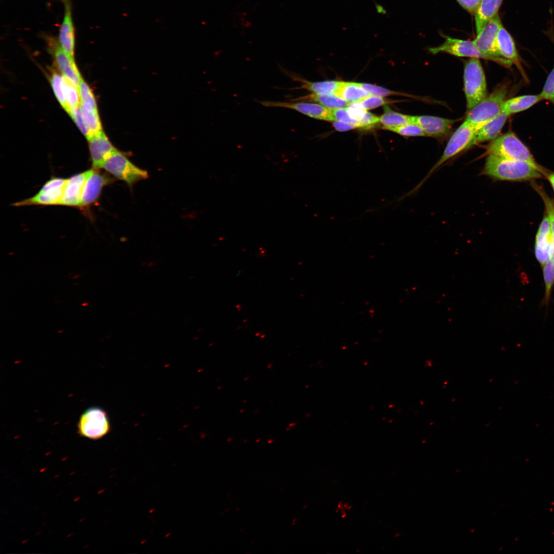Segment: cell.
Masks as SVG:
<instances>
[{
  "label": "cell",
  "instance_id": "6da1fadb",
  "mask_svg": "<svg viewBox=\"0 0 554 554\" xmlns=\"http://www.w3.org/2000/svg\"><path fill=\"white\" fill-rule=\"evenodd\" d=\"M482 174L501 181H522L540 178L543 173L528 162L488 155Z\"/></svg>",
  "mask_w": 554,
  "mask_h": 554
},
{
  "label": "cell",
  "instance_id": "7a4b0ae2",
  "mask_svg": "<svg viewBox=\"0 0 554 554\" xmlns=\"http://www.w3.org/2000/svg\"><path fill=\"white\" fill-rule=\"evenodd\" d=\"M488 155L528 162L543 174L544 170L535 161L527 147L515 133L509 131L491 141L487 147Z\"/></svg>",
  "mask_w": 554,
  "mask_h": 554
},
{
  "label": "cell",
  "instance_id": "3957f363",
  "mask_svg": "<svg viewBox=\"0 0 554 554\" xmlns=\"http://www.w3.org/2000/svg\"><path fill=\"white\" fill-rule=\"evenodd\" d=\"M507 92L508 86L506 84L498 86L492 93L468 110L465 121L479 129L503 111Z\"/></svg>",
  "mask_w": 554,
  "mask_h": 554
},
{
  "label": "cell",
  "instance_id": "277c9868",
  "mask_svg": "<svg viewBox=\"0 0 554 554\" xmlns=\"http://www.w3.org/2000/svg\"><path fill=\"white\" fill-rule=\"evenodd\" d=\"M464 90L469 110L487 96L484 72L479 58H470L465 64Z\"/></svg>",
  "mask_w": 554,
  "mask_h": 554
},
{
  "label": "cell",
  "instance_id": "5b68a950",
  "mask_svg": "<svg viewBox=\"0 0 554 554\" xmlns=\"http://www.w3.org/2000/svg\"><path fill=\"white\" fill-rule=\"evenodd\" d=\"M102 169L131 187L136 182L148 178V172L137 167L117 149L104 163Z\"/></svg>",
  "mask_w": 554,
  "mask_h": 554
},
{
  "label": "cell",
  "instance_id": "8992f818",
  "mask_svg": "<svg viewBox=\"0 0 554 554\" xmlns=\"http://www.w3.org/2000/svg\"><path fill=\"white\" fill-rule=\"evenodd\" d=\"M110 429V423L106 411L96 406L89 407L84 411L77 423L78 434L93 440L102 439L109 433Z\"/></svg>",
  "mask_w": 554,
  "mask_h": 554
},
{
  "label": "cell",
  "instance_id": "52a82bcc",
  "mask_svg": "<svg viewBox=\"0 0 554 554\" xmlns=\"http://www.w3.org/2000/svg\"><path fill=\"white\" fill-rule=\"evenodd\" d=\"M478 130L476 127L464 121L451 135L442 155L431 168L425 179L443 164L472 147L475 135Z\"/></svg>",
  "mask_w": 554,
  "mask_h": 554
},
{
  "label": "cell",
  "instance_id": "ba28073f",
  "mask_svg": "<svg viewBox=\"0 0 554 554\" xmlns=\"http://www.w3.org/2000/svg\"><path fill=\"white\" fill-rule=\"evenodd\" d=\"M501 25L498 14L488 22L472 42L482 53L497 60L498 64L509 67L512 64L501 56L497 47V36Z\"/></svg>",
  "mask_w": 554,
  "mask_h": 554
},
{
  "label": "cell",
  "instance_id": "9c48e42d",
  "mask_svg": "<svg viewBox=\"0 0 554 554\" xmlns=\"http://www.w3.org/2000/svg\"><path fill=\"white\" fill-rule=\"evenodd\" d=\"M259 103L266 107L282 108L296 111L310 117L327 121H334L332 109L320 104L304 101H262Z\"/></svg>",
  "mask_w": 554,
  "mask_h": 554
},
{
  "label": "cell",
  "instance_id": "30bf717a",
  "mask_svg": "<svg viewBox=\"0 0 554 554\" xmlns=\"http://www.w3.org/2000/svg\"><path fill=\"white\" fill-rule=\"evenodd\" d=\"M67 179L52 177L48 181L34 196L18 202L15 206L58 205L62 200Z\"/></svg>",
  "mask_w": 554,
  "mask_h": 554
},
{
  "label": "cell",
  "instance_id": "8fae6325",
  "mask_svg": "<svg viewBox=\"0 0 554 554\" xmlns=\"http://www.w3.org/2000/svg\"><path fill=\"white\" fill-rule=\"evenodd\" d=\"M429 51L432 54L445 52L457 56L482 58L498 63L497 60L479 51L472 41L453 38L449 36H445L444 43L440 46L429 48Z\"/></svg>",
  "mask_w": 554,
  "mask_h": 554
},
{
  "label": "cell",
  "instance_id": "7c38bea8",
  "mask_svg": "<svg viewBox=\"0 0 554 554\" xmlns=\"http://www.w3.org/2000/svg\"><path fill=\"white\" fill-rule=\"evenodd\" d=\"M114 181L99 169L88 170L84 186L80 207L85 208L93 204L98 199L103 188Z\"/></svg>",
  "mask_w": 554,
  "mask_h": 554
},
{
  "label": "cell",
  "instance_id": "4fadbf2b",
  "mask_svg": "<svg viewBox=\"0 0 554 554\" xmlns=\"http://www.w3.org/2000/svg\"><path fill=\"white\" fill-rule=\"evenodd\" d=\"M53 56L63 75L77 87L82 77L74 62V58L67 54L61 47L58 42L52 39L48 40Z\"/></svg>",
  "mask_w": 554,
  "mask_h": 554
},
{
  "label": "cell",
  "instance_id": "5bb4252c",
  "mask_svg": "<svg viewBox=\"0 0 554 554\" xmlns=\"http://www.w3.org/2000/svg\"><path fill=\"white\" fill-rule=\"evenodd\" d=\"M64 6V17L58 34V43L62 49L74 58L75 32L70 0H62Z\"/></svg>",
  "mask_w": 554,
  "mask_h": 554
},
{
  "label": "cell",
  "instance_id": "9a60e30c",
  "mask_svg": "<svg viewBox=\"0 0 554 554\" xmlns=\"http://www.w3.org/2000/svg\"><path fill=\"white\" fill-rule=\"evenodd\" d=\"M552 240L550 222L546 213L538 228L535 246L536 257L542 267L549 259Z\"/></svg>",
  "mask_w": 554,
  "mask_h": 554
},
{
  "label": "cell",
  "instance_id": "2e32d148",
  "mask_svg": "<svg viewBox=\"0 0 554 554\" xmlns=\"http://www.w3.org/2000/svg\"><path fill=\"white\" fill-rule=\"evenodd\" d=\"M412 123L418 124L426 136L440 137L448 134L456 121L430 115L411 116Z\"/></svg>",
  "mask_w": 554,
  "mask_h": 554
},
{
  "label": "cell",
  "instance_id": "e0dca14e",
  "mask_svg": "<svg viewBox=\"0 0 554 554\" xmlns=\"http://www.w3.org/2000/svg\"><path fill=\"white\" fill-rule=\"evenodd\" d=\"M88 173V170H87L67 179L59 205L80 207Z\"/></svg>",
  "mask_w": 554,
  "mask_h": 554
},
{
  "label": "cell",
  "instance_id": "ac0fdd59",
  "mask_svg": "<svg viewBox=\"0 0 554 554\" xmlns=\"http://www.w3.org/2000/svg\"><path fill=\"white\" fill-rule=\"evenodd\" d=\"M93 168L100 169L109 156L116 149L103 132L88 140Z\"/></svg>",
  "mask_w": 554,
  "mask_h": 554
},
{
  "label": "cell",
  "instance_id": "d6986e66",
  "mask_svg": "<svg viewBox=\"0 0 554 554\" xmlns=\"http://www.w3.org/2000/svg\"><path fill=\"white\" fill-rule=\"evenodd\" d=\"M497 43L501 56L515 65L523 76H525L521 64V58L518 52L515 41L502 24L497 33Z\"/></svg>",
  "mask_w": 554,
  "mask_h": 554
},
{
  "label": "cell",
  "instance_id": "ffe728a7",
  "mask_svg": "<svg viewBox=\"0 0 554 554\" xmlns=\"http://www.w3.org/2000/svg\"><path fill=\"white\" fill-rule=\"evenodd\" d=\"M509 116L508 113L503 111L484 124L477 131L473 141V145L484 142H491L499 136Z\"/></svg>",
  "mask_w": 554,
  "mask_h": 554
},
{
  "label": "cell",
  "instance_id": "44dd1931",
  "mask_svg": "<svg viewBox=\"0 0 554 554\" xmlns=\"http://www.w3.org/2000/svg\"><path fill=\"white\" fill-rule=\"evenodd\" d=\"M503 0H481L475 12V23L477 34L480 33L498 12Z\"/></svg>",
  "mask_w": 554,
  "mask_h": 554
},
{
  "label": "cell",
  "instance_id": "7402d4cb",
  "mask_svg": "<svg viewBox=\"0 0 554 554\" xmlns=\"http://www.w3.org/2000/svg\"><path fill=\"white\" fill-rule=\"evenodd\" d=\"M288 74L290 75L291 78L301 82V85L299 88L308 90L315 94H335L343 83V82L336 81L312 82L296 76L295 74L291 73Z\"/></svg>",
  "mask_w": 554,
  "mask_h": 554
},
{
  "label": "cell",
  "instance_id": "603a6c76",
  "mask_svg": "<svg viewBox=\"0 0 554 554\" xmlns=\"http://www.w3.org/2000/svg\"><path fill=\"white\" fill-rule=\"evenodd\" d=\"M543 100L540 95H523L512 97L505 101L503 111L509 115L525 111Z\"/></svg>",
  "mask_w": 554,
  "mask_h": 554
},
{
  "label": "cell",
  "instance_id": "cb8c5ba5",
  "mask_svg": "<svg viewBox=\"0 0 554 554\" xmlns=\"http://www.w3.org/2000/svg\"><path fill=\"white\" fill-rule=\"evenodd\" d=\"M292 101H308L318 103L319 104L330 109L346 108L350 104L335 94H315L294 98Z\"/></svg>",
  "mask_w": 554,
  "mask_h": 554
},
{
  "label": "cell",
  "instance_id": "d4e9b609",
  "mask_svg": "<svg viewBox=\"0 0 554 554\" xmlns=\"http://www.w3.org/2000/svg\"><path fill=\"white\" fill-rule=\"evenodd\" d=\"M335 94L349 104L359 102L371 95L357 83L344 82Z\"/></svg>",
  "mask_w": 554,
  "mask_h": 554
},
{
  "label": "cell",
  "instance_id": "484cf974",
  "mask_svg": "<svg viewBox=\"0 0 554 554\" xmlns=\"http://www.w3.org/2000/svg\"><path fill=\"white\" fill-rule=\"evenodd\" d=\"M380 122L384 129L412 123L411 116L395 112L387 105L384 106V113L380 117Z\"/></svg>",
  "mask_w": 554,
  "mask_h": 554
},
{
  "label": "cell",
  "instance_id": "4316f807",
  "mask_svg": "<svg viewBox=\"0 0 554 554\" xmlns=\"http://www.w3.org/2000/svg\"><path fill=\"white\" fill-rule=\"evenodd\" d=\"M79 109L82 118L90 132L91 138L103 133L98 112L88 111L81 105L79 107Z\"/></svg>",
  "mask_w": 554,
  "mask_h": 554
},
{
  "label": "cell",
  "instance_id": "83f0119b",
  "mask_svg": "<svg viewBox=\"0 0 554 554\" xmlns=\"http://www.w3.org/2000/svg\"><path fill=\"white\" fill-rule=\"evenodd\" d=\"M63 81L65 98L70 110L69 115H70L72 110L79 108L81 105L80 92L78 87L64 76Z\"/></svg>",
  "mask_w": 554,
  "mask_h": 554
},
{
  "label": "cell",
  "instance_id": "f1b7e54d",
  "mask_svg": "<svg viewBox=\"0 0 554 554\" xmlns=\"http://www.w3.org/2000/svg\"><path fill=\"white\" fill-rule=\"evenodd\" d=\"M78 88L81 98V105L88 111L97 112L96 102L92 91L82 78Z\"/></svg>",
  "mask_w": 554,
  "mask_h": 554
},
{
  "label": "cell",
  "instance_id": "f546056e",
  "mask_svg": "<svg viewBox=\"0 0 554 554\" xmlns=\"http://www.w3.org/2000/svg\"><path fill=\"white\" fill-rule=\"evenodd\" d=\"M50 82L53 92L57 100L62 107L69 114L70 110L65 96L63 76L56 72H53L50 78Z\"/></svg>",
  "mask_w": 554,
  "mask_h": 554
},
{
  "label": "cell",
  "instance_id": "4dcf8cb0",
  "mask_svg": "<svg viewBox=\"0 0 554 554\" xmlns=\"http://www.w3.org/2000/svg\"><path fill=\"white\" fill-rule=\"evenodd\" d=\"M385 129L391 131L404 136H426L420 126L414 123H410L397 127H388Z\"/></svg>",
  "mask_w": 554,
  "mask_h": 554
},
{
  "label": "cell",
  "instance_id": "1f68e13d",
  "mask_svg": "<svg viewBox=\"0 0 554 554\" xmlns=\"http://www.w3.org/2000/svg\"><path fill=\"white\" fill-rule=\"evenodd\" d=\"M539 94L542 100H547L554 105V67L549 73Z\"/></svg>",
  "mask_w": 554,
  "mask_h": 554
},
{
  "label": "cell",
  "instance_id": "d6a6232c",
  "mask_svg": "<svg viewBox=\"0 0 554 554\" xmlns=\"http://www.w3.org/2000/svg\"><path fill=\"white\" fill-rule=\"evenodd\" d=\"M360 102L366 110H368L389 103L390 101L381 96L371 95L361 100Z\"/></svg>",
  "mask_w": 554,
  "mask_h": 554
},
{
  "label": "cell",
  "instance_id": "836d02e7",
  "mask_svg": "<svg viewBox=\"0 0 554 554\" xmlns=\"http://www.w3.org/2000/svg\"><path fill=\"white\" fill-rule=\"evenodd\" d=\"M332 111L334 121L353 124L357 125L358 128H360L358 121L353 119L350 116L348 113L347 108L332 109Z\"/></svg>",
  "mask_w": 554,
  "mask_h": 554
},
{
  "label": "cell",
  "instance_id": "e575fe53",
  "mask_svg": "<svg viewBox=\"0 0 554 554\" xmlns=\"http://www.w3.org/2000/svg\"><path fill=\"white\" fill-rule=\"evenodd\" d=\"M358 84L361 87L368 91L371 95H373L384 97L391 95H394L395 93H397L391 90H389L384 88L373 85L371 84L366 83Z\"/></svg>",
  "mask_w": 554,
  "mask_h": 554
},
{
  "label": "cell",
  "instance_id": "d590c367",
  "mask_svg": "<svg viewBox=\"0 0 554 554\" xmlns=\"http://www.w3.org/2000/svg\"><path fill=\"white\" fill-rule=\"evenodd\" d=\"M70 115L88 141L91 138V135L82 118L79 108L72 110Z\"/></svg>",
  "mask_w": 554,
  "mask_h": 554
},
{
  "label": "cell",
  "instance_id": "8d00e7d4",
  "mask_svg": "<svg viewBox=\"0 0 554 554\" xmlns=\"http://www.w3.org/2000/svg\"><path fill=\"white\" fill-rule=\"evenodd\" d=\"M347 109L350 116L353 119L358 121V122L361 120L365 113L366 112V110L364 108L360 102L350 104V105L347 107Z\"/></svg>",
  "mask_w": 554,
  "mask_h": 554
},
{
  "label": "cell",
  "instance_id": "74e56055",
  "mask_svg": "<svg viewBox=\"0 0 554 554\" xmlns=\"http://www.w3.org/2000/svg\"><path fill=\"white\" fill-rule=\"evenodd\" d=\"M379 122L380 117L366 111L359 124L360 128L369 129Z\"/></svg>",
  "mask_w": 554,
  "mask_h": 554
},
{
  "label": "cell",
  "instance_id": "f35d334b",
  "mask_svg": "<svg viewBox=\"0 0 554 554\" xmlns=\"http://www.w3.org/2000/svg\"><path fill=\"white\" fill-rule=\"evenodd\" d=\"M459 4L471 13H475L481 0H457Z\"/></svg>",
  "mask_w": 554,
  "mask_h": 554
},
{
  "label": "cell",
  "instance_id": "ab89813d",
  "mask_svg": "<svg viewBox=\"0 0 554 554\" xmlns=\"http://www.w3.org/2000/svg\"><path fill=\"white\" fill-rule=\"evenodd\" d=\"M332 124L334 128L339 131H346L358 128L357 125L337 121H332Z\"/></svg>",
  "mask_w": 554,
  "mask_h": 554
},
{
  "label": "cell",
  "instance_id": "60d3db41",
  "mask_svg": "<svg viewBox=\"0 0 554 554\" xmlns=\"http://www.w3.org/2000/svg\"><path fill=\"white\" fill-rule=\"evenodd\" d=\"M547 176L554 191V173H549Z\"/></svg>",
  "mask_w": 554,
  "mask_h": 554
},
{
  "label": "cell",
  "instance_id": "b9f144b4",
  "mask_svg": "<svg viewBox=\"0 0 554 554\" xmlns=\"http://www.w3.org/2000/svg\"><path fill=\"white\" fill-rule=\"evenodd\" d=\"M550 37H551V38H552V41L553 42V43H554V36H553V35H552V36H550Z\"/></svg>",
  "mask_w": 554,
  "mask_h": 554
}]
</instances>
